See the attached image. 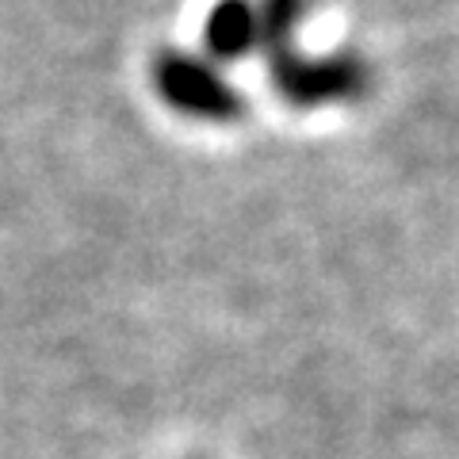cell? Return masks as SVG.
<instances>
[{
	"mask_svg": "<svg viewBox=\"0 0 459 459\" xmlns=\"http://www.w3.org/2000/svg\"><path fill=\"white\" fill-rule=\"evenodd\" d=\"M268 81L283 104L299 111L352 104L371 89V65L356 50H329V54H303L291 42L264 50Z\"/></svg>",
	"mask_w": 459,
	"mask_h": 459,
	"instance_id": "obj_1",
	"label": "cell"
},
{
	"mask_svg": "<svg viewBox=\"0 0 459 459\" xmlns=\"http://www.w3.org/2000/svg\"><path fill=\"white\" fill-rule=\"evenodd\" d=\"M153 89L177 115L204 123H238L249 111L230 77L211 57L184 54V50H161L153 62Z\"/></svg>",
	"mask_w": 459,
	"mask_h": 459,
	"instance_id": "obj_2",
	"label": "cell"
},
{
	"mask_svg": "<svg viewBox=\"0 0 459 459\" xmlns=\"http://www.w3.org/2000/svg\"><path fill=\"white\" fill-rule=\"evenodd\" d=\"M204 47L211 62H238L253 50H261V16L256 0H219L204 20Z\"/></svg>",
	"mask_w": 459,
	"mask_h": 459,
	"instance_id": "obj_3",
	"label": "cell"
},
{
	"mask_svg": "<svg viewBox=\"0 0 459 459\" xmlns=\"http://www.w3.org/2000/svg\"><path fill=\"white\" fill-rule=\"evenodd\" d=\"M307 12H310V0H256V16H261V50L291 42L299 23L307 20Z\"/></svg>",
	"mask_w": 459,
	"mask_h": 459,
	"instance_id": "obj_4",
	"label": "cell"
}]
</instances>
